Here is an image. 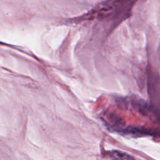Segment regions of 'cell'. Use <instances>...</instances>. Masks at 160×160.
Masks as SVG:
<instances>
[{
  "mask_svg": "<svg viewBox=\"0 0 160 160\" xmlns=\"http://www.w3.org/2000/svg\"><path fill=\"white\" fill-rule=\"evenodd\" d=\"M108 155L114 160H135L130 154L118 150H113L108 152Z\"/></svg>",
  "mask_w": 160,
  "mask_h": 160,
  "instance_id": "6da1fadb",
  "label": "cell"
}]
</instances>
